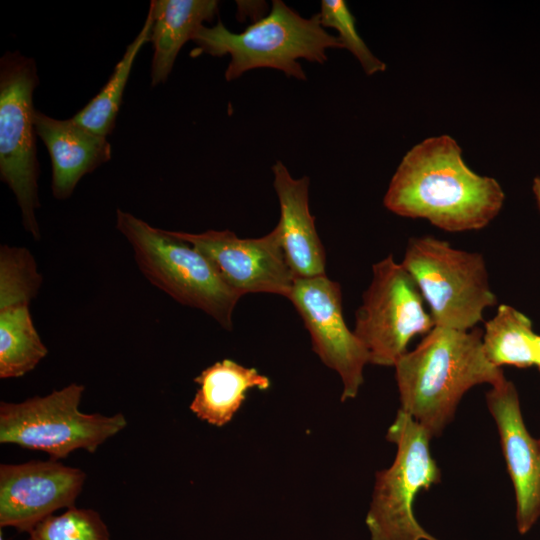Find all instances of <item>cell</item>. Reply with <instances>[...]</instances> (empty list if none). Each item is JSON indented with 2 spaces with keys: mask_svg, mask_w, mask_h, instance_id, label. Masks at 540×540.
I'll list each match as a JSON object with an SVG mask.
<instances>
[{
  "mask_svg": "<svg viewBox=\"0 0 540 540\" xmlns=\"http://www.w3.org/2000/svg\"><path fill=\"white\" fill-rule=\"evenodd\" d=\"M537 334L531 320L512 306L501 304L484 325L482 346L494 366L529 368L536 363Z\"/></svg>",
  "mask_w": 540,
  "mask_h": 540,
  "instance_id": "19",
  "label": "cell"
},
{
  "mask_svg": "<svg viewBox=\"0 0 540 540\" xmlns=\"http://www.w3.org/2000/svg\"><path fill=\"white\" fill-rule=\"evenodd\" d=\"M86 473L58 460L0 465V527L29 532L60 509L75 506Z\"/></svg>",
  "mask_w": 540,
  "mask_h": 540,
  "instance_id": "13",
  "label": "cell"
},
{
  "mask_svg": "<svg viewBox=\"0 0 540 540\" xmlns=\"http://www.w3.org/2000/svg\"><path fill=\"white\" fill-rule=\"evenodd\" d=\"M539 441H540V439H539Z\"/></svg>",
  "mask_w": 540,
  "mask_h": 540,
  "instance_id": "26",
  "label": "cell"
},
{
  "mask_svg": "<svg viewBox=\"0 0 540 540\" xmlns=\"http://www.w3.org/2000/svg\"><path fill=\"white\" fill-rule=\"evenodd\" d=\"M192 41L201 53L215 57L230 56L225 79L232 81L245 72L271 68L287 77L306 80L300 59L323 64L327 50L342 48L337 38L326 31L318 13L302 17L281 0H273L270 12L249 25L244 31L234 33L222 21L212 27L202 26Z\"/></svg>",
  "mask_w": 540,
  "mask_h": 540,
  "instance_id": "3",
  "label": "cell"
},
{
  "mask_svg": "<svg viewBox=\"0 0 540 540\" xmlns=\"http://www.w3.org/2000/svg\"><path fill=\"white\" fill-rule=\"evenodd\" d=\"M43 277L25 247H0V378L32 371L48 354L34 325L30 302Z\"/></svg>",
  "mask_w": 540,
  "mask_h": 540,
  "instance_id": "11",
  "label": "cell"
},
{
  "mask_svg": "<svg viewBox=\"0 0 540 540\" xmlns=\"http://www.w3.org/2000/svg\"><path fill=\"white\" fill-rule=\"evenodd\" d=\"M116 228L128 240L145 278L180 304L199 309L231 330L239 297L213 265L174 231L156 228L117 209Z\"/></svg>",
  "mask_w": 540,
  "mask_h": 540,
  "instance_id": "4",
  "label": "cell"
},
{
  "mask_svg": "<svg viewBox=\"0 0 540 540\" xmlns=\"http://www.w3.org/2000/svg\"><path fill=\"white\" fill-rule=\"evenodd\" d=\"M496 179L471 170L449 135L427 138L402 158L383 204L394 214L423 218L448 232L479 230L503 207Z\"/></svg>",
  "mask_w": 540,
  "mask_h": 540,
  "instance_id": "1",
  "label": "cell"
},
{
  "mask_svg": "<svg viewBox=\"0 0 540 540\" xmlns=\"http://www.w3.org/2000/svg\"><path fill=\"white\" fill-rule=\"evenodd\" d=\"M34 125L50 155L51 190L58 200L68 199L83 176L111 159L107 137L82 127L72 118L59 120L36 110Z\"/></svg>",
  "mask_w": 540,
  "mask_h": 540,
  "instance_id": "16",
  "label": "cell"
},
{
  "mask_svg": "<svg viewBox=\"0 0 540 540\" xmlns=\"http://www.w3.org/2000/svg\"><path fill=\"white\" fill-rule=\"evenodd\" d=\"M483 332L435 326L395 364L403 412L433 437L451 421L463 395L480 384L494 386L503 371L486 358Z\"/></svg>",
  "mask_w": 540,
  "mask_h": 540,
  "instance_id": "2",
  "label": "cell"
},
{
  "mask_svg": "<svg viewBox=\"0 0 540 540\" xmlns=\"http://www.w3.org/2000/svg\"><path fill=\"white\" fill-rule=\"evenodd\" d=\"M28 535V540H111L109 529L97 511L75 506L45 518Z\"/></svg>",
  "mask_w": 540,
  "mask_h": 540,
  "instance_id": "21",
  "label": "cell"
},
{
  "mask_svg": "<svg viewBox=\"0 0 540 540\" xmlns=\"http://www.w3.org/2000/svg\"><path fill=\"white\" fill-rule=\"evenodd\" d=\"M216 0H152L149 10L153 16L150 41L153 45L151 86L164 83L169 77L176 57L192 40L205 21L218 13Z\"/></svg>",
  "mask_w": 540,
  "mask_h": 540,
  "instance_id": "17",
  "label": "cell"
},
{
  "mask_svg": "<svg viewBox=\"0 0 540 540\" xmlns=\"http://www.w3.org/2000/svg\"><path fill=\"white\" fill-rule=\"evenodd\" d=\"M39 84L36 62L20 52L0 59V178L13 191L22 223L35 240L41 237L36 218L40 207L33 92Z\"/></svg>",
  "mask_w": 540,
  "mask_h": 540,
  "instance_id": "8",
  "label": "cell"
},
{
  "mask_svg": "<svg viewBox=\"0 0 540 540\" xmlns=\"http://www.w3.org/2000/svg\"><path fill=\"white\" fill-rule=\"evenodd\" d=\"M174 233L206 256L224 283L239 297L250 293L289 296L295 278L276 227L259 238H240L230 230Z\"/></svg>",
  "mask_w": 540,
  "mask_h": 540,
  "instance_id": "12",
  "label": "cell"
},
{
  "mask_svg": "<svg viewBox=\"0 0 540 540\" xmlns=\"http://www.w3.org/2000/svg\"><path fill=\"white\" fill-rule=\"evenodd\" d=\"M533 192L535 194L538 206L540 208V177H537V178L534 179Z\"/></svg>",
  "mask_w": 540,
  "mask_h": 540,
  "instance_id": "23",
  "label": "cell"
},
{
  "mask_svg": "<svg viewBox=\"0 0 540 540\" xmlns=\"http://www.w3.org/2000/svg\"><path fill=\"white\" fill-rule=\"evenodd\" d=\"M425 304L416 282L392 254L373 265L353 330L369 354V363L394 367L415 336L435 327Z\"/></svg>",
  "mask_w": 540,
  "mask_h": 540,
  "instance_id": "9",
  "label": "cell"
},
{
  "mask_svg": "<svg viewBox=\"0 0 540 540\" xmlns=\"http://www.w3.org/2000/svg\"><path fill=\"white\" fill-rule=\"evenodd\" d=\"M432 436L411 416L399 409L387 439L397 446L393 464L376 473L366 525L371 540H438L417 522L413 504L419 491L440 482L441 472L433 459Z\"/></svg>",
  "mask_w": 540,
  "mask_h": 540,
  "instance_id": "7",
  "label": "cell"
},
{
  "mask_svg": "<svg viewBox=\"0 0 540 540\" xmlns=\"http://www.w3.org/2000/svg\"><path fill=\"white\" fill-rule=\"evenodd\" d=\"M152 26L153 16L148 10L144 25L127 46L107 83L72 117L74 122L101 136L112 133L134 61L143 45L150 41Z\"/></svg>",
  "mask_w": 540,
  "mask_h": 540,
  "instance_id": "20",
  "label": "cell"
},
{
  "mask_svg": "<svg viewBox=\"0 0 540 540\" xmlns=\"http://www.w3.org/2000/svg\"><path fill=\"white\" fill-rule=\"evenodd\" d=\"M0 540H5V539L3 538L2 533H0Z\"/></svg>",
  "mask_w": 540,
  "mask_h": 540,
  "instance_id": "25",
  "label": "cell"
},
{
  "mask_svg": "<svg viewBox=\"0 0 540 540\" xmlns=\"http://www.w3.org/2000/svg\"><path fill=\"white\" fill-rule=\"evenodd\" d=\"M274 189L280 206L276 228L286 262L295 279L326 274V253L309 209L307 176L294 178L277 161L272 166Z\"/></svg>",
  "mask_w": 540,
  "mask_h": 540,
  "instance_id": "15",
  "label": "cell"
},
{
  "mask_svg": "<svg viewBox=\"0 0 540 540\" xmlns=\"http://www.w3.org/2000/svg\"><path fill=\"white\" fill-rule=\"evenodd\" d=\"M85 386L71 383L46 396L0 402V443L43 451L50 459L82 449L94 453L127 425L122 413L87 414L79 410Z\"/></svg>",
  "mask_w": 540,
  "mask_h": 540,
  "instance_id": "6",
  "label": "cell"
},
{
  "mask_svg": "<svg viewBox=\"0 0 540 540\" xmlns=\"http://www.w3.org/2000/svg\"><path fill=\"white\" fill-rule=\"evenodd\" d=\"M308 330L313 351L341 378V400L357 396L369 354L344 319L342 290L338 282L320 275L295 279L287 297Z\"/></svg>",
  "mask_w": 540,
  "mask_h": 540,
  "instance_id": "10",
  "label": "cell"
},
{
  "mask_svg": "<svg viewBox=\"0 0 540 540\" xmlns=\"http://www.w3.org/2000/svg\"><path fill=\"white\" fill-rule=\"evenodd\" d=\"M318 15L325 29L333 28L338 32L342 48L353 54L367 75L386 69L385 63L371 52L357 32L355 18L344 0H322Z\"/></svg>",
  "mask_w": 540,
  "mask_h": 540,
  "instance_id": "22",
  "label": "cell"
},
{
  "mask_svg": "<svg viewBox=\"0 0 540 540\" xmlns=\"http://www.w3.org/2000/svg\"><path fill=\"white\" fill-rule=\"evenodd\" d=\"M416 282L437 327L474 329L497 298L483 255L452 247L434 236L408 240L401 262Z\"/></svg>",
  "mask_w": 540,
  "mask_h": 540,
  "instance_id": "5",
  "label": "cell"
},
{
  "mask_svg": "<svg viewBox=\"0 0 540 540\" xmlns=\"http://www.w3.org/2000/svg\"><path fill=\"white\" fill-rule=\"evenodd\" d=\"M194 382L199 385L189 409L201 420L217 427L231 421L246 393L267 390L270 380L255 368L224 359L205 368Z\"/></svg>",
  "mask_w": 540,
  "mask_h": 540,
  "instance_id": "18",
  "label": "cell"
},
{
  "mask_svg": "<svg viewBox=\"0 0 540 540\" xmlns=\"http://www.w3.org/2000/svg\"><path fill=\"white\" fill-rule=\"evenodd\" d=\"M535 365L540 370V335H537V338H536V363Z\"/></svg>",
  "mask_w": 540,
  "mask_h": 540,
  "instance_id": "24",
  "label": "cell"
},
{
  "mask_svg": "<svg viewBox=\"0 0 540 540\" xmlns=\"http://www.w3.org/2000/svg\"><path fill=\"white\" fill-rule=\"evenodd\" d=\"M486 402L500 435L516 497L518 531L527 533L540 518V441L528 432L514 384L491 386Z\"/></svg>",
  "mask_w": 540,
  "mask_h": 540,
  "instance_id": "14",
  "label": "cell"
}]
</instances>
